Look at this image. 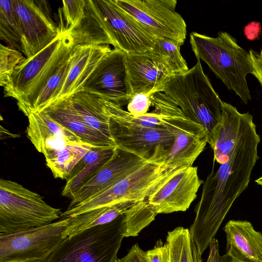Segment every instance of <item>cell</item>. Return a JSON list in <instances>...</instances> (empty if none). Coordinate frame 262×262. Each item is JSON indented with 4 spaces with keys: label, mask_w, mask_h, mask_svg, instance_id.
I'll return each mask as SVG.
<instances>
[{
    "label": "cell",
    "mask_w": 262,
    "mask_h": 262,
    "mask_svg": "<svg viewBox=\"0 0 262 262\" xmlns=\"http://www.w3.org/2000/svg\"><path fill=\"white\" fill-rule=\"evenodd\" d=\"M260 136L253 116L244 113L235 144L228 161L212 170L204 182L196 215L189 229L201 254L209 247L235 200L248 187L259 159Z\"/></svg>",
    "instance_id": "cell-1"
},
{
    "label": "cell",
    "mask_w": 262,
    "mask_h": 262,
    "mask_svg": "<svg viewBox=\"0 0 262 262\" xmlns=\"http://www.w3.org/2000/svg\"><path fill=\"white\" fill-rule=\"evenodd\" d=\"M183 74L172 76L161 92L170 97L184 115L201 125L212 147L221 120L222 101L204 73L200 60Z\"/></svg>",
    "instance_id": "cell-2"
},
{
    "label": "cell",
    "mask_w": 262,
    "mask_h": 262,
    "mask_svg": "<svg viewBox=\"0 0 262 262\" xmlns=\"http://www.w3.org/2000/svg\"><path fill=\"white\" fill-rule=\"evenodd\" d=\"M74 46L71 37L61 31L45 48L16 67L4 87L5 97L16 99L19 110L28 115L49 79L68 59Z\"/></svg>",
    "instance_id": "cell-3"
},
{
    "label": "cell",
    "mask_w": 262,
    "mask_h": 262,
    "mask_svg": "<svg viewBox=\"0 0 262 262\" xmlns=\"http://www.w3.org/2000/svg\"><path fill=\"white\" fill-rule=\"evenodd\" d=\"M190 43L196 58L204 61L228 90L247 104L251 99L246 79L248 74H252L249 52L223 31L215 37L192 32Z\"/></svg>",
    "instance_id": "cell-4"
},
{
    "label": "cell",
    "mask_w": 262,
    "mask_h": 262,
    "mask_svg": "<svg viewBox=\"0 0 262 262\" xmlns=\"http://www.w3.org/2000/svg\"><path fill=\"white\" fill-rule=\"evenodd\" d=\"M168 151L157 147L151 158L140 168L100 193L67 209L61 214V219L123 202L146 200L180 169L171 168L165 163Z\"/></svg>",
    "instance_id": "cell-5"
},
{
    "label": "cell",
    "mask_w": 262,
    "mask_h": 262,
    "mask_svg": "<svg viewBox=\"0 0 262 262\" xmlns=\"http://www.w3.org/2000/svg\"><path fill=\"white\" fill-rule=\"evenodd\" d=\"M104 103L110 117V134L117 147L149 159L157 147L169 150L172 146L174 135L163 125L157 109L135 117L113 102L104 100Z\"/></svg>",
    "instance_id": "cell-6"
},
{
    "label": "cell",
    "mask_w": 262,
    "mask_h": 262,
    "mask_svg": "<svg viewBox=\"0 0 262 262\" xmlns=\"http://www.w3.org/2000/svg\"><path fill=\"white\" fill-rule=\"evenodd\" d=\"M61 213L38 193L17 182L1 179L0 235L49 225L60 218Z\"/></svg>",
    "instance_id": "cell-7"
},
{
    "label": "cell",
    "mask_w": 262,
    "mask_h": 262,
    "mask_svg": "<svg viewBox=\"0 0 262 262\" xmlns=\"http://www.w3.org/2000/svg\"><path fill=\"white\" fill-rule=\"evenodd\" d=\"M151 106L158 110L163 125L174 137L173 144L165 157V163L176 169L192 166L207 143L205 129L187 118L175 102L162 92L152 96Z\"/></svg>",
    "instance_id": "cell-8"
},
{
    "label": "cell",
    "mask_w": 262,
    "mask_h": 262,
    "mask_svg": "<svg viewBox=\"0 0 262 262\" xmlns=\"http://www.w3.org/2000/svg\"><path fill=\"white\" fill-rule=\"evenodd\" d=\"M122 217L67 237L47 262H115L123 238Z\"/></svg>",
    "instance_id": "cell-9"
},
{
    "label": "cell",
    "mask_w": 262,
    "mask_h": 262,
    "mask_svg": "<svg viewBox=\"0 0 262 262\" xmlns=\"http://www.w3.org/2000/svg\"><path fill=\"white\" fill-rule=\"evenodd\" d=\"M70 217L49 225L12 234L0 235V262H47L65 239Z\"/></svg>",
    "instance_id": "cell-10"
},
{
    "label": "cell",
    "mask_w": 262,
    "mask_h": 262,
    "mask_svg": "<svg viewBox=\"0 0 262 262\" xmlns=\"http://www.w3.org/2000/svg\"><path fill=\"white\" fill-rule=\"evenodd\" d=\"M117 4L156 37L170 39L182 46L187 26L176 11V0H115Z\"/></svg>",
    "instance_id": "cell-11"
},
{
    "label": "cell",
    "mask_w": 262,
    "mask_h": 262,
    "mask_svg": "<svg viewBox=\"0 0 262 262\" xmlns=\"http://www.w3.org/2000/svg\"><path fill=\"white\" fill-rule=\"evenodd\" d=\"M12 1L21 35V52L28 58L45 48L61 30L45 1Z\"/></svg>",
    "instance_id": "cell-12"
},
{
    "label": "cell",
    "mask_w": 262,
    "mask_h": 262,
    "mask_svg": "<svg viewBox=\"0 0 262 262\" xmlns=\"http://www.w3.org/2000/svg\"><path fill=\"white\" fill-rule=\"evenodd\" d=\"M81 91L94 94L122 107L133 97L125 53L112 49L99 63Z\"/></svg>",
    "instance_id": "cell-13"
},
{
    "label": "cell",
    "mask_w": 262,
    "mask_h": 262,
    "mask_svg": "<svg viewBox=\"0 0 262 262\" xmlns=\"http://www.w3.org/2000/svg\"><path fill=\"white\" fill-rule=\"evenodd\" d=\"M109 27L116 49L126 54L152 50L156 37L121 9L115 0H94Z\"/></svg>",
    "instance_id": "cell-14"
},
{
    "label": "cell",
    "mask_w": 262,
    "mask_h": 262,
    "mask_svg": "<svg viewBox=\"0 0 262 262\" xmlns=\"http://www.w3.org/2000/svg\"><path fill=\"white\" fill-rule=\"evenodd\" d=\"M202 184L197 167L180 169L147 200L157 214L185 211L195 199Z\"/></svg>",
    "instance_id": "cell-15"
},
{
    "label": "cell",
    "mask_w": 262,
    "mask_h": 262,
    "mask_svg": "<svg viewBox=\"0 0 262 262\" xmlns=\"http://www.w3.org/2000/svg\"><path fill=\"white\" fill-rule=\"evenodd\" d=\"M150 158L117 147L110 160L73 194L67 209H71L111 187L140 168Z\"/></svg>",
    "instance_id": "cell-16"
},
{
    "label": "cell",
    "mask_w": 262,
    "mask_h": 262,
    "mask_svg": "<svg viewBox=\"0 0 262 262\" xmlns=\"http://www.w3.org/2000/svg\"><path fill=\"white\" fill-rule=\"evenodd\" d=\"M125 55L133 96L161 92L164 85L173 76L164 59L154 50Z\"/></svg>",
    "instance_id": "cell-17"
},
{
    "label": "cell",
    "mask_w": 262,
    "mask_h": 262,
    "mask_svg": "<svg viewBox=\"0 0 262 262\" xmlns=\"http://www.w3.org/2000/svg\"><path fill=\"white\" fill-rule=\"evenodd\" d=\"M27 117L29 121L27 136L45 158L66 146L84 143L42 111L31 112Z\"/></svg>",
    "instance_id": "cell-18"
},
{
    "label": "cell",
    "mask_w": 262,
    "mask_h": 262,
    "mask_svg": "<svg viewBox=\"0 0 262 262\" xmlns=\"http://www.w3.org/2000/svg\"><path fill=\"white\" fill-rule=\"evenodd\" d=\"M227 254L233 262H262V233L247 221L230 220L224 227Z\"/></svg>",
    "instance_id": "cell-19"
},
{
    "label": "cell",
    "mask_w": 262,
    "mask_h": 262,
    "mask_svg": "<svg viewBox=\"0 0 262 262\" xmlns=\"http://www.w3.org/2000/svg\"><path fill=\"white\" fill-rule=\"evenodd\" d=\"M111 50L110 45L75 46L72 64L57 99L81 91L99 63Z\"/></svg>",
    "instance_id": "cell-20"
},
{
    "label": "cell",
    "mask_w": 262,
    "mask_h": 262,
    "mask_svg": "<svg viewBox=\"0 0 262 262\" xmlns=\"http://www.w3.org/2000/svg\"><path fill=\"white\" fill-rule=\"evenodd\" d=\"M60 125L93 146H116L114 142L89 128L75 110L72 96L56 100L41 111Z\"/></svg>",
    "instance_id": "cell-21"
},
{
    "label": "cell",
    "mask_w": 262,
    "mask_h": 262,
    "mask_svg": "<svg viewBox=\"0 0 262 262\" xmlns=\"http://www.w3.org/2000/svg\"><path fill=\"white\" fill-rule=\"evenodd\" d=\"M66 33L71 37L75 46L111 45L116 49L109 27L94 0H86L84 13L80 21Z\"/></svg>",
    "instance_id": "cell-22"
},
{
    "label": "cell",
    "mask_w": 262,
    "mask_h": 262,
    "mask_svg": "<svg viewBox=\"0 0 262 262\" xmlns=\"http://www.w3.org/2000/svg\"><path fill=\"white\" fill-rule=\"evenodd\" d=\"M116 146H92L72 169L61 195L72 199L73 194L93 178L114 154Z\"/></svg>",
    "instance_id": "cell-23"
},
{
    "label": "cell",
    "mask_w": 262,
    "mask_h": 262,
    "mask_svg": "<svg viewBox=\"0 0 262 262\" xmlns=\"http://www.w3.org/2000/svg\"><path fill=\"white\" fill-rule=\"evenodd\" d=\"M244 113L230 103L222 102L221 122L215 135L212 149L214 161L222 164L226 163L234 147L238 134Z\"/></svg>",
    "instance_id": "cell-24"
},
{
    "label": "cell",
    "mask_w": 262,
    "mask_h": 262,
    "mask_svg": "<svg viewBox=\"0 0 262 262\" xmlns=\"http://www.w3.org/2000/svg\"><path fill=\"white\" fill-rule=\"evenodd\" d=\"M72 97L74 106L85 125L114 142L110 132V117L104 100L84 91L77 92Z\"/></svg>",
    "instance_id": "cell-25"
},
{
    "label": "cell",
    "mask_w": 262,
    "mask_h": 262,
    "mask_svg": "<svg viewBox=\"0 0 262 262\" xmlns=\"http://www.w3.org/2000/svg\"><path fill=\"white\" fill-rule=\"evenodd\" d=\"M137 203L130 201L123 202L70 217V224L64 231L63 237L64 238L71 237L89 228L110 223L123 215L129 208Z\"/></svg>",
    "instance_id": "cell-26"
},
{
    "label": "cell",
    "mask_w": 262,
    "mask_h": 262,
    "mask_svg": "<svg viewBox=\"0 0 262 262\" xmlns=\"http://www.w3.org/2000/svg\"><path fill=\"white\" fill-rule=\"evenodd\" d=\"M165 244L169 262H202L201 254L188 229L178 227L168 232Z\"/></svg>",
    "instance_id": "cell-27"
},
{
    "label": "cell",
    "mask_w": 262,
    "mask_h": 262,
    "mask_svg": "<svg viewBox=\"0 0 262 262\" xmlns=\"http://www.w3.org/2000/svg\"><path fill=\"white\" fill-rule=\"evenodd\" d=\"M92 146L86 143L66 146L46 158V165L55 178L67 180L72 169Z\"/></svg>",
    "instance_id": "cell-28"
},
{
    "label": "cell",
    "mask_w": 262,
    "mask_h": 262,
    "mask_svg": "<svg viewBox=\"0 0 262 262\" xmlns=\"http://www.w3.org/2000/svg\"><path fill=\"white\" fill-rule=\"evenodd\" d=\"M157 214L147 199L136 203L123 215L121 226L122 235L123 237L137 236L155 220Z\"/></svg>",
    "instance_id": "cell-29"
},
{
    "label": "cell",
    "mask_w": 262,
    "mask_h": 262,
    "mask_svg": "<svg viewBox=\"0 0 262 262\" xmlns=\"http://www.w3.org/2000/svg\"><path fill=\"white\" fill-rule=\"evenodd\" d=\"M0 37L7 46L22 51L20 32L12 0L0 1Z\"/></svg>",
    "instance_id": "cell-30"
},
{
    "label": "cell",
    "mask_w": 262,
    "mask_h": 262,
    "mask_svg": "<svg viewBox=\"0 0 262 262\" xmlns=\"http://www.w3.org/2000/svg\"><path fill=\"white\" fill-rule=\"evenodd\" d=\"M72 51L68 59L49 79L40 93L32 112L40 111L57 99L72 66Z\"/></svg>",
    "instance_id": "cell-31"
},
{
    "label": "cell",
    "mask_w": 262,
    "mask_h": 262,
    "mask_svg": "<svg viewBox=\"0 0 262 262\" xmlns=\"http://www.w3.org/2000/svg\"><path fill=\"white\" fill-rule=\"evenodd\" d=\"M181 46L176 41L156 37L153 50L164 59L173 76L183 74L189 70L180 52Z\"/></svg>",
    "instance_id": "cell-32"
},
{
    "label": "cell",
    "mask_w": 262,
    "mask_h": 262,
    "mask_svg": "<svg viewBox=\"0 0 262 262\" xmlns=\"http://www.w3.org/2000/svg\"><path fill=\"white\" fill-rule=\"evenodd\" d=\"M27 59L20 51L8 46H0V85L4 87L16 67Z\"/></svg>",
    "instance_id": "cell-33"
},
{
    "label": "cell",
    "mask_w": 262,
    "mask_h": 262,
    "mask_svg": "<svg viewBox=\"0 0 262 262\" xmlns=\"http://www.w3.org/2000/svg\"><path fill=\"white\" fill-rule=\"evenodd\" d=\"M86 2V0L62 1V12L66 25L60 28L61 31L68 32L79 24L84 13Z\"/></svg>",
    "instance_id": "cell-34"
},
{
    "label": "cell",
    "mask_w": 262,
    "mask_h": 262,
    "mask_svg": "<svg viewBox=\"0 0 262 262\" xmlns=\"http://www.w3.org/2000/svg\"><path fill=\"white\" fill-rule=\"evenodd\" d=\"M155 93L150 92L134 95L127 104V111L135 117L146 114L151 106V97Z\"/></svg>",
    "instance_id": "cell-35"
},
{
    "label": "cell",
    "mask_w": 262,
    "mask_h": 262,
    "mask_svg": "<svg viewBox=\"0 0 262 262\" xmlns=\"http://www.w3.org/2000/svg\"><path fill=\"white\" fill-rule=\"evenodd\" d=\"M148 262H169L168 252L166 244L159 240L154 248L146 251Z\"/></svg>",
    "instance_id": "cell-36"
},
{
    "label": "cell",
    "mask_w": 262,
    "mask_h": 262,
    "mask_svg": "<svg viewBox=\"0 0 262 262\" xmlns=\"http://www.w3.org/2000/svg\"><path fill=\"white\" fill-rule=\"evenodd\" d=\"M252 74L262 86V49L257 52L253 49L249 50Z\"/></svg>",
    "instance_id": "cell-37"
},
{
    "label": "cell",
    "mask_w": 262,
    "mask_h": 262,
    "mask_svg": "<svg viewBox=\"0 0 262 262\" xmlns=\"http://www.w3.org/2000/svg\"><path fill=\"white\" fill-rule=\"evenodd\" d=\"M115 262H148L146 252L142 250L136 244L132 246L125 256L117 258Z\"/></svg>",
    "instance_id": "cell-38"
},
{
    "label": "cell",
    "mask_w": 262,
    "mask_h": 262,
    "mask_svg": "<svg viewBox=\"0 0 262 262\" xmlns=\"http://www.w3.org/2000/svg\"><path fill=\"white\" fill-rule=\"evenodd\" d=\"M209 247V255L206 262H233L231 257L227 253L223 255L220 254L219 242L215 238L212 239Z\"/></svg>",
    "instance_id": "cell-39"
},
{
    "label": "cell",
    "mask_w": 262,
    "mask_h": 262,
    "mask_svg": "<svg viewBox=\"0 0 262 262\" xmlns=\"http://www.w3.org/2000/svg\"><path fill=\"white\" fill-rule=\"evenodd\" d=\"M244 32L248 39L250 40L257 39L261 33L260 23L257 21L249 23L245 27Z\"/></svg>",
    "instance_id": "cell-40"
},
{
    "label": "cell",
    "mask_w": 262,
    "mask_h": 262,
    "mask_svg": "<svg viewBox=\"0 0 262 262\" xmlns=\"http://www.w3.org/2000/svg\"><path fill=\"white\" fill-rule=\"evenodd\" d=\"M255 182L259 185L262 186V176L257 179Z\"/></svg>",
    "instance_id": "cell-41"
}]
</instances>
